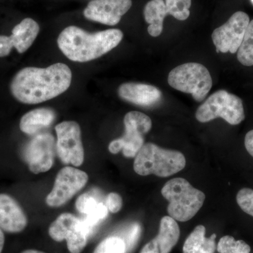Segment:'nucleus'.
Here are the masks:
<instances>
[{
	"label": "nucleus",
	"instance_id": "obj_24",
	"mask_svg": "<svg viewBox=\"0 0 253 253\" xmlns=\"http://www.w3.org/2000/svg\"><path fill=\"white\" fill-rule=\"evenodd\" d=\"M93 253H127L124 240L118 236H109L103 240Z\"/></svg>",
	"mask_w": 253,
	"mask_h": 253
},
{
	"label": "nucleus",
	"instance_id": "obj_13",
	"mask_svg": "<svg viewBox=\"0 0 253 253\" xmlns=\"http://www.w3.org/2000/svg\"><path fill=\"white\" fill-rule=\"evenodd\" d=\"M132 6L131 0H91L83 11L86 19L113 26Z\"/></svg>",
	"mask_w": 253,
	"mask_h": 253
},
{
	"label": "nucleus",
	"instance_id": "obj_20",
	"mask_svg": "<svg viewBox=\"0 0 253 253\" xmlns=\"http://www.w3.org/2000/svg\"><path fill=\"white\" fill-rule=\"evenodd\" d=\"M168 14L166 3L163 0H151L144 9V19L149 23L148 33L150 36L158 37L162 33L163 22Z\"/></svg>",
	"mask_w": 253,
	"mask_h": 253
},
{
	"label": "nucleus",
	"instance_id": "obj_6",
	"mask_svg": "<svg viewBox=\"0 0 253 253\" xmlns=\"http://www.w3.org/2000/svg\"><path fill=\"white\" fill-rule=\"evenodd\" d=\"M196 118L200 123H208L221 118L231 126H237L244 121L242 100L225 90L211 95L197 109Z\"/></svg>",
	"mask_w": 253,
	"mask_h": 253
},
{
	"label": "nucleus",
	"instance_id": "obj_23",
	"mask_svg": "<svg viewBox=\"0 0 253 253\" xmlns=\"http://www.w3.org/2000/svg\"><path fill=\"white\" fill-rule=\"evenodd\" d=\"M168 14L179 21H185L190 16L191 0H166Z\"/></svg>",
	"mask_w": 253,
	"mask_h": 253
},
{
	"label": "nucleus",
	"instance_id": "obj_26",
	"mask_svg": "<svg viewBox=\"0 0 253 253\" xmlns=\"http://www.w3.org/2000/svg\"><path fill=\"white\" fill-rule=\"evenodd\" d=\"M236 201L244 212L253 217V190L244 188L236 196Z\"/></svg>",
	"mask_w": 253,
	"mask_h": 253
},
{
	"label": "nucleus",
	"instance_id": "obj_10",
	"mask_svg": "<svg viewBox=\"0 0 253 253\" xmlns=\"http://www.w3.org/2000/svg\"><path fill=\"white\" fill-rule=\"evenodd\" d=\"M88 180V174L81 169L73 166L62 168L56 176L52 189L46 196V205L51 208H59L67 204L85 186Z\"/></svg>",
	"mask_w": 253,
	"mask_h": 253
},
{
	"label": "nucleus",
	"instance_id": "obj_15",
	"mask_svg": "<svg viewBox=\"0 0 253 253\" xmlns=\"http://www.w3.org/2000/svg\"><path fill=\"white\" fill-rule=\"evenodd\" d=\"M118 96L131 104L151 107L162 99V92L156 86L144 83H126L119 86Z\"/></svg>",
	"mask_w": 253,
	"mask_h": 253
},
{
	"label": "nucleus",
	"instance_id": "obj_4",
	"mask_svg": "<svg viewBox=\"0 0 253 253\" xmlns=\"http://www.w3.org/2000/svg\"><path fill=\"white\" fill-rule=\"evenodd\" d=\"M161 194L168 202V212L174 220L186 221L192 219L202 208L206 200L203 191L183 178L168 181Z\"/></svg>",
	"mask_w": 253,
	"mask_h": 253
},
{
	"label": "nucleus",
	"instance_id": "obj_7",
	"mask_svg": "<svg viewBox=\"0 0 253 253\" xmlns=\"http://www.w3.org/2000/svg\"><path fill=\"white\" fill-rule=\"evenodd\" d=\"M124 125V135L110 143L109 151L111 154H117L122 151L126 158H135L144 144V134L152 127V121L144 113L130 111L125 116Z\"/></svg>",
	"mask_w": 253,
	"mask_h": 253
},
{
	"label": "nucleus",
	"instance_id": "obj_33",
	"mask_svg": "<svg viewBox=\"0 0 253 253\" xmlns=\"http://www.w3.org/2000/svg\"><path fill=\"white\" fill-rule=\"evenodd\" d=\"M21 253H45L42 251H36V250H26Z\"/></svg>",
	"mask_w": 253,
	"mask_h": 253
},
{
	"label": "nucleus",
	"instance_id": "obj_34",
	"mask_svg": "<svg viewBox=\"0 0 253 253\" xmlns=\"http://www.w3.org/2000/svg\"><path fill=\"white\" fill-rule=\"evenodd\" d=\"M250 1H251V4H252L253 6V0H250Z\"/></svg>",
	"mask_w": 253,
	"mask_h": 253
},
{
	"label": "nucleus",
	"instance_id": "obj_27",
	"mask_svg": "<svg viewBox=\"0 0 253 253\" xmlns=\"http://www.w3.org/2000/svg\"><path fill=\"white\" fill-rule=\"evenodd\" d=\"M141 234V226L139 223H134L129 226L126 233V239H123L126 243V252H129L134 249Z\"/></svg>",
	"mask_w": 253,
	"mask_h": 253
},
{
	"label": "nucleus",
	"instance_id": "obj_5",
	"mask_svg": "<svg viewBox=\"0 0 253 253\" xmlns=\"http://www.w3.org/2000/svg\"><path fill=\"white\" fill-rule=\"evenodd\" d=\"M168 81L174 89L191 94L199 102L206 99L212 86L211 73L199 63H186L174 68L169 72Z\"/></svg>",
	"mask_w": 253,
	"mask_h": 253
},
{
	"label": "nucleus",
	"instance_id": "obj_25",
	"mask_svg": "<svg viewBox=\"0 0 253 253\" xmlns=\"http://www.w3.org/2000/svg\"><path fill=\"white\" fill-rule=\"evenodd\" d=\"M99 203L94 196L85 193L81 195L76 200V208L81 214L87 215L97 207Z\"/></svg>",
	"mask_w": 253,
	"mask_h": 253
},
{
	"label": "nucleus",
	"instance_id": "obj_32",
	"mask_svg": "<svg viewBox=\"0 0 253 253\" xmlns=\"http://www.w3.org/2000/svg\"><path fill=\"white\" fill-rule=\"evenodd\" d=\"M4 234L3 233V231L0 229V253H1L3 251V249H4Z\"/></svg>",
	"mask_w": 253,
	"mask_h": 253
},
{
	"label": "nucleus",
	"instance_id": "obj_21",
	"mask_svg": "<svg viewBox=\"0 0 253 253\" xmlns=\"http://www.w3.org/2000/svg\"><path fill=\"white\" fill-rule=\"evenodd\" d=\"M237 52V59L241 64L253 66V20L250 21Z\"/></svg>",
	"mask_w": 253,
	"mask_h": 253
},
{
	"label": "nucleus",
	"instance_id": "obj_30",
	"mask_svg": "<svg viewBox=\"0 0 253 253\" xmlns=\"http://www.w3.org/2000/svg\"><path fill=\"white\" fill-rule=\"evenodd\" d=\"M140 253H160L159 247L154 239L145 245Z\"/></svg>",
	"mask_w": 253,
	"mask_h": 253
},
{
	"label": "nucleus",
	"instance_id": "obj_1",
	"mask_svg": "<svg viewBox=\"0 0 253 253\" xmlns=\"http://www.w3.org/2000/svg\"><path fill=\"white\" fill-rule=\"evenodd\" d=\"M72 71L67 65L56 63L46 68L26 67L13 78L10 90L25 104H38L54 99L67 91Z\"/></svg>",
	"mask_w": 253,
	"mask_h": 253
},
{
	"label": "nucleus",
	"instance_id": "obj_31",
	"mask_svg": "<svg viewBox=\"0 0 253 253\" xmlns=\"http://www.w3.org/2000/svg\"><path fill=\"white\" fill-rule=\"evenodd\" d=\"M245 146L249 154L253 157V129L246 134L245 137Z\"/></svg>",
	"mask_w": 253,
	"mask_h": 253
},
{
	"label": "nucleus",
	"instance_id": "obj_17",
	"mask_svg": "<svg viewBox=\"0 0 253 253\" xmlns=\"http://www.w3.org/2000/svg\"><path fill=\"white\" fill-rule=\"evenodd\" d=\"M56 113L49 108H39L32 110L23 115L20 121V129L28 135H33L43 128L54 122Z\"/></svg>",
	"mask_w": 253,
	"mask_h": 253
},
{
	"label": "nucleus",
	"instance_id": "obj_9",
	"mask_svg": "<svg viewBox=\"0 0 253 253\" xmlns=\"http://www.w3.org/2000/svg\"><path fill=\"white\" fill-rule=\"evenodd\" d=\"M49 235L56 242L66 240L71 253H81L89 237L81 218L67 212L60 214L50 224Z\"/></svg>",
	"mask_w": 253,
	"mask_h": 253
},
{
	"label": "nucleus",
	"instance_id": "obj_12",
	"mask_svg": "<svg viewBox=\"0 0 253 253\" xmlns=\"http://www.w3.org/2000/svg\"><path fill=\"white\" fill-rule=\"evenodd\" d=\"M56 143L54 136L42 133L35 136L25 152L30 171L34 174L47 172L54 164Z\"/></svg>",
	"mask_w": 253,
	"mask_h": 253
},
{
	"label": "nucleus",
	"instance_id": "obj_14",
	"mask_svg": "<svg viewBox=\"0 0 253 253\" xmlns=\"http://www.w3.org/2000/svg\"><path fill=\"white\" fill-rule=\"evenodd\" d=\"M28 218L19 204L9 195L0 194V229L16 234L26 229Z\"/></svg>",
	"mask_w": 253,
	"mask_h": 253
},
{
	"label": "nucleus",
	"instance_id": "obj_22",
	"mask_svg": "<svg viewBox=\"0 0 253 253\" xmlns=\"http://www.w3.org/2000/svg\"><path fill=\"white\" fill-rule=\"evenodd\" d=\"M217 251L219 253H250L251 247L242 240L236 241L230 236H223L217 245Z\"/></svg>",
	"mask_w": 253,
	"mask_h": 253
},
{
	"label": "nucleus",
	"instance_id": "obj_29",
	"mask_svg": "<svg viewBox=\"0 0 253 253\" xmlns=\"http://www.w3.org/2000/svg\"><path fill=\"white\" fill-rule=\"evenodd\" d=\"M14 47L9 36H0V57H5L11 53Z\"/></svg>",
	"mask_w": 253,
	"mask_h": 253
},
{
	"label": "nucleus",
	"instance_id": "obj_18",
	"mask_svg": "<svg viewBox=\"0 0 253 253\" xmlns=\"http://www.w3.org/2000/svg\"><path fill=\"white\" fill-rule=\"evenodd\" d=\"M180 230L179 225L170 216L161 219L159 232L154 241L159 247L160 253H169L178 242Z\"/></svg>",
	"mask_w": 253,
	"mask_h": 253
},
{
	"label": "nucleus",
	"instance_id": "obj_19",
	"mask_svg": "<svg viewBox=\"0 0 253 253\" xmlns=\"http://www.w3.org/2000/svg\"><path fill=\"white\" fill-rule=\"evenodd\" d=\"M206 227L196 226L188 236L183 247V253H214L216 249V234L206 237Z\"/></svg>",
	"mask_w": 253,
	"mask_h": 253
},
{
	"label": "nucleus",
	"instance_id": "obj_2",
	"mask_svg": "<svg viewBox=\"0 0 253 253\" xmlns=\"http://www.w3.org/2000/svg\"><path fill=\"white\" fill-rule=\"evenodd\" d=\"M123 38V32L116 28L90 33L71 26L60 33L57 44L68 59L85 63L107 54L118 46Z\"/></svg>",
	"mask_w": 253,
	"mask_h": 253
},
{
	"label": "nucleus",
	"instance_id": "obj_3",
	"mask_svg": "<svg viewBox=\"0 0 253 253\" xmlns=\"http://www.w3.org/2000/svg\"><path fill=\"white\" fill-rule=\"evenodd\" d=\"M185 166V157L179 151L162 149L153 143H146L135 156L134 170L141 176L155 174L167 177L180 172Z\"/></svg>",
	"mask_w": 253,
	"mask_h": 253
},
{
	"label": "nucleus",
	"instance_id": "obj_11",
	"mask_svg": "<svg viewBox=\"0 0 253 253\" xmlns=\"http://www.w3.org/2000/svg\"><path fill=\"white\" fill-rule=\"evenodd\" d=\"M250 21L249 15L244 11H237L224 24L216 28L212 39L217 52H237Z\"/></svg>",
	"mask_w": 253,
	"mask_h": 253
},
{
	"label": "nucleus",
	"instance_id": "obj_28",
	"mask_svg": "<svg viewBox=\"0 0 253 253\" xmlns=\"http://www.w3.org/2000/svg\"><path fill=\"white\" fill-rule=\"evenodd\" d=\"M106 206L112 213H117L123 207L122 197L117 193H110L106 197Z\"/></svg>",
	"mask_w": 253,
	"mask_h": 253
},
{
	"label": "nucleus",
	"instance_id": "obj_8",
	"mask_svg": "<svg viewBox=\"0 0 253 253\" xmlns=\"http://www.w3.org/2000/svg\"><path fill=\"white\" fill-rule=\"evenodd\" d=\"M57 140L56 153L66 165L80 167L84 161L81 128L76 121H63L55 126Z\"/></svg>",
	"mask_w": 253,
	"mask_h": 253
},
{
	"label": "nucleus",
	"instance_id": "obj_16",
	"mask_svg": "<svg viewBox=\"0 0 253 253\" xmlns=\"http://www.w3.org/2000/svg\"><path fill=\"white\" fill-rule=\"evenodd\" d=\"M39 32V24L35 20L26 18L13 28L9 38L18 52L23 54L31 47Z\"/></svg>",
	"mask_w": 253,
	"mask_h": 253
}]
</instances>
